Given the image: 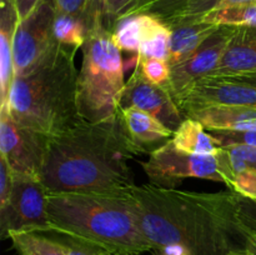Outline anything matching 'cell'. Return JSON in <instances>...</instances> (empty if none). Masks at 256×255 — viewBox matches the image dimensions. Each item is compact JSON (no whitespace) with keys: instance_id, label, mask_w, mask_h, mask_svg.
Wrapping results in <instances>:
<instances>
[{"instance_id":"1","label":"cell","mask_w":256,"mask_h":255,"mask_svg":"<svg viewBox=\"0 0 256 255\" xmlns=\"http://www.w3.org/2000/svg\"><path fill=\"white\" fill-rule=\"evenodd\" d=\"M130 196L140 229L155 252L168 245H180L189 255L245 250L250 232L240 222L232 190L199 192L145 184L135 185Z\"/></svg>"},{"instance_id":"2","label":"cell","mask_w":256,"mask_h":255,"mask_svg":"<svg viewBox=\"0 0 256 255\" xmlns=\"http://www.w3.org/2000/svg\"><path fill=\"white\" fill-rule=\"evenodd\" d=\"M138 154L120 115L98 122L82 120L49 138L40 180L54 194L126 192L135 186L129 162Z\"/></svg>"},{"instance_id":"3","label":"cell","mask_w":256,"mask_h":255,"mask_svg":"<svg viewBox=\"0 0 256 255\" xmlns=\"http://www.w3.org/2000/svg\"><path fill=\"white\" fill-rule=\"evenodd\" d=\"M76 52L55 42L36 66L14 78L5 106L15 122L52 138L84 120L78 105Z\"/></svg>"},{"instance_id":"4","label":"cell","mask_w":256,"mask_h":255,"mask_svg":"<svg viewBox=\"0 0 256 255\" xmlns=\"http://www.w3.org/2000/svg\"><path fill=\"white\" fill-rule=\"evenodd\" d=\"M48 214L50 232L89 240L114 254L155 252L140 229L130 192H49Z\"/></svg>"},{"instance_id":"5","label":"cell","mask_w":256,"mask_h":255,"mask_svg":"<svg viewBox=\"0 0 256 255\" xmlns=\"http://www.w3.org/2000/svg\"><path fill=\"white\" fill-rule=\"evenodd\" d=\"M82 52V62L78 76L80 116L90 122L118 116L126 84L124 59L102 12L95 18Z\"/></svg>"},{"instance_id":"6","label":"cell","mask_w":256,"mask_h":255,"mask_svg":"<svg viewBox=\"0 0 256 255\" xmlns=\"http://www.w3.org/2000/svg\"><path fill=\"white\" fill-rule=\"evenodd\" d=\"M48 194L39 178L12 172L9 202L0 212L2 239L12 232H50Z\"/></svg>"},{"instance_id":"7","label":"cell","mask_w":256,"mask_h":255,"mask_svg":"<svg viewBox=\"0 0 256 255\" xmlns=\"http://www.w3.org/2000/svg\"><path fill=\"white\" fill-rule=\"evenodd\" d=\"M142 166L152 184L164 188H175L189 178L222 182L215 155L189 154L178 149L172 139L152 150Z\"/></svg>"},{"instance_id":"8","label":"cell","mask_w":256,"mask_h":255,"mask_svg":"<svg viewBox=\"0 0 256 255\" xmlns=\"http://www.w3.org/2000/svg\"><path fill=\"white\" fill-rule=\"evenodd\" d=\"M54 0H42L26 18L20 19L12 44L14 78L36 66L54 45Z\"/></svg>"},{"instance_id":"9","label":"cell","mask_w":256,"mask_h":255,"mask_svg":"<svg viewBox=\"0 0 256 255\" xmlns=\"http://www.w3.org/2000/svg\"><path fill=\"white\" fill-rule=\"evenodd\" d=\"M49 138L15 122L8 106L0 108V156L14 174L40 179Z\"/></svg>"},{"instance_id":"10","label":"cell","mask_w":256,"mask_h":255,"mask_svg":"<svg viewBox=\"0 0 256 255\" xmlns=\"http://www.w3.org/2000/svg\"><path fill=\"white\" fill-rule=\"evenodd\" d=\"M235 30L236 26L222 25L192 56L172 66L169 80L162 86L169 92L175 102L218 66Z\"/></svg>"},{"instance_id":"11","label":"cell","mask_w":256,"mask_h":255,"mask_svg":"<svg viewBox=\"0 0 256 255\" xmlns=\"http://www.w3.org/2000/svg\"><path fill=\"white\" fill-rule=\"evenodd\" d=\"M126 108H136L149 112L172 132L185 119L169 92L162 85L148 82L138 66H135L134 72L125 84L120 99V110Z\"/></svg>"},{"instance_id":"12","label":"cell","mask_w":256,"mask_h":255,"mask_svg":"<svg viewBox=\"0 0 256 255\" xmlns=\"http://www.w3.org/2000/svg\"><path fill=\"white\" fill-rule=\"evenodd\" d=\"M185 112L215 105L256 108V86L224 78H205L190 88L176 102Z\"/></svg>"},{"instance_id":"13","label":"cell","mask_w":256,"mask_h":255,"mask_svg":"<svg viewBox=\"0 0 256 255\" xmlns=\"http://www.w3.org/2000/svg\"><path fill=\"white\" fill-rule=\"evenodd\" d=\"M254 72H256V26H236L219 64L206 78H232Z\"/></svg>"},{"instance_id":"14","label":"cell","mask_w":256,"mask_h":255,"mask_svg":"<svg viewBox=\"0 0 256 255\" xmlns=\"http://www.w3.org/2000/svg\"><path fill=\"white\" fill-rule=\"evenodd\" d=\"M19 22L15 0H0V108L6 105L14 82L12 44Z\"/></svg>"},{"instance_id":"15","label":"cell","mask_w":256,"mask_h":255,"mask_svg":"<svg viewBox=\"0 0 256 255\" xmlns=\"http://www.w3.org/2000/svg\"><path fill=\"white\" fill-rule=\"evenodd\" d=\"M204 125L206 130H229V132H254L256 130V108L215 105L185 112Z\"/></svg>"},{"instance_id":"16","label":"cell","mask_w":256,"mask_h":255,"mask_svg":"<svg viewBox=\"0 0 256 255\" xmlns=\"http://www.w3.org/2000/svg\"><path fill=\"white\" fill-rule=\"evenodd\" d=\"M122 125L132 144L142 152H152L150 146L160 144L172 138V129L144 110L136 108H126L119 112Z\"/></svg>"},{"instance_id":"17","label":"cell","mask_w":256,"mask_h":255,"mask_svg":"<svg viewBox=\"0 0 256 255\" xmlns=\"http://www.w3.org/2000/svg\"><path fill=\"white\" fill-rule=\"evenodd\" d=\"M168 26L172 30L168 55L170 68L192 56L219 29L204 22H180Z\"/></svg>"},{"instance_id":"18","label":"cell","mask_w":256,"mask_h":255,"mask_svg":"<svg viewBox=\"0 0 256 255\" xmlns=\"http://www.w3.org/2000/svg\"><path fill=\"white\" fill-rule=\"evenodd\" d=\"M252 2H256V0H172L166 4L150 8L145 12L156 15L165 24L172 25L180 22H199L212 10Z\"/></svg>"},{"instance_id":"19","label":"cell","mask_w":256,"mask_h":255,"mask_svg":"<svg viewBox=\"0 0 256 255\" xmlns=\"http://www.w3.org/2000/svg\"><path fill=\"white\" fill-rule=\"evenodd\" d=\"M222 182L242 196L256 200V168L224 146L215 154Z\"/></svg>"},{"instance_id":"20","label":"cell","mask_w":256,"mask_h":255,"mask_svg":"<svg viewBox=\"0 0 256 255\" xmlns=\"http://www.w3.org/2000/svg\"><path fill=\"white\" fill-rule=\"evenodd\" d=\"M172 142L178 149L195 155H215L220 148L204 125L192 118H185L172 134Z\"/></svg>"},{"instance_id":"21","label":"cell","mask_w":256,"mask_h":255,"mask_svg":"<svg viewBox=\"0 0 256 255\" xmlns=\"http://www.w3.org/2000/svg\"><path fill=\"white\" fill-rule=\"evenodd\" d=\"M172 30L156 15L144 12V29L136 58L166 59Z\"/></svg>"},{"instance_id":"22","label":"cell","mask_w":256,"mask_h":255,"mask_svg":"<svg viewBox=\"0 0 256 255\" xmlns=\"http://www.w3.org/2000/svg\"><path fill=\"white\" fill-rule=\"evenodd\" d=\"M8 239L19 255H65L59 240L48 232H12Z\"/></svg>"},{"instance_id":"23","label":"cell","mask_w":256,"mask_h":255,"mask_svg":"<svg viewBox=\"0 0 256 255\" xmlns=\"http://www.w3.org/2000/svg\"><path fill=\"white\" fill-rule=\"evenodd\" d=\"M99 14L95 15V18ZM95 18L94 19H86V18L56 12L54 30H52L54 40L59 44L66 45V46L75 48L78 50L82 49Z\"/></svg>"},{"instance_id":"24","label":"cell","mask_w":256,"mask_h":255,"mask_svg":"<svg viewBox=\"0 0 256 255\" xmlns=\"http://www.w3.org/2000/svg\"><path fill=\"white\" fill-rule=\"evenodd\" d=\"M144 29V12H136L118 19L112 26L114 42L122 52H139Z\"/></svg>"},{"instance_id":"25","label":"cell","mask_w":256,"mask_h":255,"mask_svg":"<svg viewBox=\"0 0 256 255\" xmlns=\"http://www.w3.org/2000/svg\"><path fill=\"white\" fill-rule=\"evenodd\" d=\"M199 22L218 26H256V2L212 10L205 14Z\"/></svg>"},{"instance_id":"26","label":"cell","mask_w":256,"mask_h":255,"mask_svg":"<svg viewBox=\"0 0 256 255\" xmlns=\"http://www.w3.org/2000/svg\"><path fill=\"white\" fill-rule=\"evenodd\" d=\"M152 2V0H98L110 28L120 18L142 12Z\"/></svg>"},{"instance_id":"27","label":"cell","mask_w":256,"mask_h":255,"mask_svg":"<svg viewBox=\"0 0 256 255\" xmlns=\"http://www.w3.org/2000/svg\"><path fill=\"white\" fill-rule=\"evenodd\" d=\"M48 234L52 235L55 239L59 240V242L64 248L65 255H115L106 248L89 242V240L62 234V232H49Z\"/></svg>"},{"instance_id":"28","label":"cell","mask_w":256,"mask_h":255,"mask_svg":"<svg viewBox=\"0 0 256 255\" xmlns=\"http://www.w3.org/2000/svg\"><path fill=\"white\" fill-rule=\"evenodd\" d=\"M135 66L139 68L148 82L156 85H165L170 78V64L166 59L156 58H136Z\"/></svg>"},{"instance_id":"29","label":"cell","mask_w":256,"mask_h":255,"mask_svg":"<svg viewBox=\"0 0 256 255\" xmlns=\"http://www.w3.org/2000/svg\"><path fill=\"white\" fill-rule=\"evenodd\" d=\"M56 12L94 19L102 12L98 0H54Z\"/></svg>"},{"instance_id":"30","label":"cell","mask_w":256,"mask_h":255,"mask_svg":"<svg viewBox=\"0 0 256 255\" xmlns=\"http://www.w3.org/2000/svg\"><path fill=\"white\" fill-rule=\"evenodd\" d=\"M218 146L246 144L256 146V130L254 132H229V130H208Z\"/></svg>"},{"instance_id":"31","label":"cell","mask_w":256,"mask_h":255,"mask_svg":"<svg viewBox=\"0 0 256 255\" xmlns=\"http://www.w3.org/2000/svg\"><path fill=\"white\" fill-rule=\"evenodd\" d=\"M238 215L245 229L256 234V200L238 194Z\"/></svg>"},{"instance_id":"32","label":"cell","mask_w":256,"mask_h":255,"mask_svg":"<svg viewBox=\"0 0 256 255\" xmlns=\"http://www.w3.org/2000/svg\"><path fill=\"white\" fill-rule=\"evenodd\" d=\"M12 185V172L9 164L2 156H0V212L6 208L9 202L10 192Z\"/></svg>"},{"instance_id":"33","label":"cell","mask_w":256,"mask_h":255,"mask_svg":"<svg viewBox=\"0 0 256 255\" xmlns=\"http://www.w3.org/2000/svg\"><path fill=\"white\" fill-rule=\"evenodd\" d=\"M229 149L230 152H234L236 156L242 158L246 162H249L252 166L256 168V146L246 144H235L229 145V146H224Z\"/></svg>"},{"instance_id":"34","label":"cell","mask_w":256,"mask_h":255,"mask_svg":"<svg viewBox=\"0 0 256 255\" xmlns=\"http://www.w3.org/2000/svg\"><path fill=\"white\" fill-rule=\"evenodd\" d=\"M42 2V0H15L20 19L26 18Z\"/></svg>"},{"instance_id":"35","label":"cell","mask_w":256,"mask_h":255,"mask_svg":"<svg viewBox=\"0 0 256 255\" xmlns=\"http://www.w3.org/2000/svg\"><path fill=\"white\" fill-rule=\"evenodd\" d=\"M155 252H156L155 255H189L186 250L180 245H168Z\"/></svg>"},{"instance_id":"36","label":"cell","mask_w":256,"mask_h":255,"mask_svg":"<svg viewBox=\"0 0 256 255\" xmlns=\"http://www.w3.org/2000/svg\"><path fill=\"white\" fill-rule=\"evenodd\" d=\"M224 79H232V80H236V82H245V84H249V85H252V86H256V72H254V74L242 75V76L224 78Z\"/></svg>"},{"instance_id":"37","label":"cell","mask_w":256,"mask_h":255,"mask_svg":"<svg viewBox=\"0 0 256 255\" xmlns=\"http://www.w3.org/2000/svg\"><path fill=\"white\" fill-rule=\"evenodd\" d=\"M245 252L248 255H256V234L254 232L249 234V236H248Z\"/></svg>"},{"instance_id":"38","label":"cell","mask_w":256,"mask_h":255,"mask_svg":"<svg viewBox=\"0 0 256 255\" xmlns=\"http://www.w3.org/2000/svg\"><path fill=\"white\" fill-rule=\"evenodd\" d=\"M172 2V0H152V2H150L149 5H148L146 6V9L144 10V12H146L148 9H150V8H154V6H158V5H162V4H166V2Z\"/></svg>"},{"instance_id":"39","label":"cell","mask_w":256,"mask_h":255,"mask_svg":"<svg viewBox=\"0 0 256 255\" xmlns=\"http://www.w3.org/2000/svg\"><path fill=\"white\" fill-rule=\"evenodd\" d=\"M232 255H248V254H246V252H245V250H242V252H234V254H232Z\"/></svg>"}]
</instances>
